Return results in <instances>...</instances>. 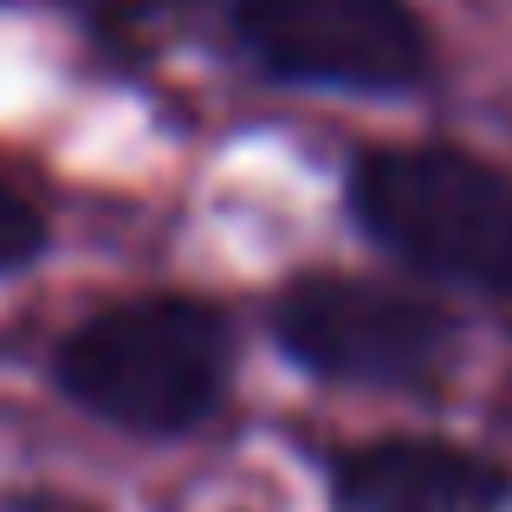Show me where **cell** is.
<instances>
[{
	"label": "cell",
	"instance_id": "obj_1",
	"mask_svg": "<svg viewBox=\"0 0 512 512\" xmlns=\"http://www.w3.org/2000/svg\"><path fill=\"white\" fill-rule=\"evenodd\" d=\"M59 389L130 435H182L221 402L227 325L195 299H124L59 344Z\"/></svg>",
	"mask_w": 512,
	"mask_h": 512
},
{
	"label": "cell",
	"instance_id": "obj_2",
	"mask_svg": "<svg viewBox=\"0 0 512 512\" xmlns=\"http://www.w3.org/2000/svg\"><path fill=\"white\" fill-rule=\"evenodd\" d=\"M350 208L396 260L512 299V175L448 143L376 150L350 175Z\"/></svg>",
	"mask_w": 512,
	"mask_h": 512
},
{
	"label": "cell",
	"instance_id": "obj_3",
	"mask_svg": "<svg viewBox=\"0 0 512 512\" xmlns=\"http://www.w3.org/2000/svg\"><path fill=\"white\" fill-rule=\"evenodd\" d=\"M240 39L292 85L402 91L428 72V33L402 0H240Z\"/></svg>",
	"mask_w": 512,
	"mask_h": 512
},
{
	"label": "cell",
	"instance_id": "obj_4",
	"mask_svg": "<svg viewBox=\"0 0 512 512\" xmlns=\"http://www.w3.org/2000/svg\"><path fill=\"white\" fill-rule=\"evenodd\" d=\"M279 338L305 370L389 389L435 383L454 357L448 318L370 279H299L279 299Z\"/></svg>",
	"mask_w": 512,
	"mask_h": 512
},
{
	"label": "cell",
	"instance_id": "obj_5",
	"mask_svg": "<svg viewBox=\"0 0 512 512\" xmlns=\"http://www.w3.org/2000/svg\"><path fill=\"white\" fill-rule=\"evenodd\" d=\"M338 487L350 512H512V480L454 441H370L344 454Z\"/></svg>",
	"mask_w": 512,
	"mask_h": 512
},
{
	"label": "cell",
	"instance_id": "obj_6",
	"mask_svg": "<svg viewBox=\"0 0 512 512\" xmlns=\"http://www.w3.org/2000/svg\"><path fill=\"white\" fill-rule=\"evenodd\" d=\"M39 247H46V221H39L33 201L0 175V273H7V266H26Z\"/></svg>",
	"mask_w": 512,
	"mask_h": 512
},
{
	"label": "cell",
	"instance_id": "obj_7",
	"mask_svg": "<svg viewBox=\"0 0 512 512\" xmlns=\"http://www.w3.org/2000/svg\"><path fill=\"white\" fill-rule=\"evenodd\" d=\"M0 512H78V506H65V500H13V506H0Z\"/></svg>",
	"mask_w": 512,
	"mask_h": 512
}]
</instances>
